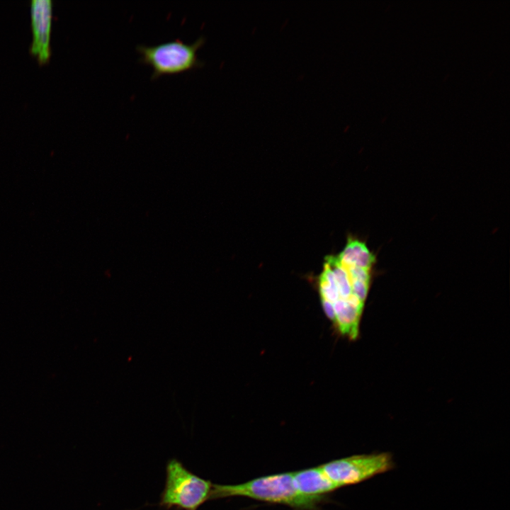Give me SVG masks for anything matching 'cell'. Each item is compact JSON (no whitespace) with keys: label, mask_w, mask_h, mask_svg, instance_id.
<instances>
[{"label":"cell","mask_w":510,"mask_h":510,"mask_svg":"<svg viewBox=\"0 0 510 510\" xmlns=\"http://www.w3.org/2000/svg\"><path fill=\"white\" fill-rule=\"evenodd\" d=\"M231 497L286 505L294 510H318L325 499L300 494L295 487L293 472L263 476L238 484H213L210 499Z\"/></svg>","instance_id":"1"},{"label":"cell","mask_w":510,"mask_h":510,"mask_svg":"<svg viewBox=\"0 0 510 510\" xmlns=\"http://www.w3.org/2000/svg\"><path fill=\"white\" fill-rule=\"evenodd\" d=\"M342 265L373 268L375 256L366 244L357 239L349 238L344 250L336 256Z\"/></svg>","instance_id":"7"},{"label":"cell","mask_w":510,"mask_h":510,"mask_svg":"<svg viewBox=\"0 0 510 510\" xmlns=\"http://www.w3.org/2000/svg\"><path fill=\"white\" fill-rule=\"evenodd\" d=\"M319 290L322 301L332 305L339 300V294L332 270L326 264L319 279Z\"/></svg>","instance_id":"8"},{"label":"cell","mask_w":510,"mask_h":510,"mask_svg":"<svg viewBox=\"0 0 510 510\" xmlns=\"http://www.w3.org/2000/svg\"><path fill=\"white\" fill-rule=\"evenodd\" d=\"M339 488L358 484L392 470L395 463L390 453L354 455L320 465Z\"/></svg>","instance_id":"4"},{"label":"cell","mask_w":510,"mask_h":510,"mask_svg":"<svg viewBox=\"0 0 510 510\" xmlns=\"http://www.w3.org/2000/svg\"><path fill=\"white\" fill-rule=\"evenodd\" d=\"M205 38L200 35L195 42L187 44L179 38L154 45H137L139 62L153 69L152 79L162 75L178 74L203 66L204 62L198 56V50Z\"/></svg>","instance_id":"3"},{"label":"cell","mask_w":510,"mask_h":510,"mask_svg":"<svg viewBox=\"0 0 510 510\" xmlns=\"http://www.w3.org/2000/svg\"><path fill=\"white\" fill-rule=\"evenodd\" d=\"M295 487L302 494L325 497L339 487L332 481L321 466L293 472Z\"/></svg>","instance_id":"6"},{"label":"cell","mask_w":510,"mask_h":510,"mask_svg":"<svg viewBox=\"0 0 510 510\" xmlns=\"http://www.w3.org/2000/svg\"><path fill=\"white\" fill-rule=\"evenodd\" d=\"M52 18L51 0H32L30 2V18L33 40L30 52L41 62H46L50 56V33Z\"/></svg>","instance_id":"5"},{"label":"cell","mask_w":510,"mask_h":510,"mask_svg":"<svg viewBox=\"0 0 510 510\" xmlns=\"http://www.w3.org/2000/svg\"><path fill=\"white\" fill-rule=\"evenodd\" d=\"M213 484L188 470L176 458L166 466V481L159 506L166 510H198L210 499Z\"/></svg>","instance_id":"2"}]
</instances>
